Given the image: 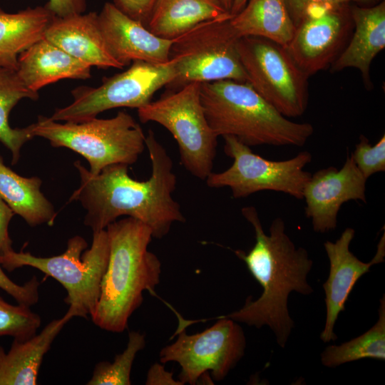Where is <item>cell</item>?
<instances>
[{
	"label": "cell",
	"mask_w": 385,
	"mask_h": 385,
	"mask_svg": "<svg viewBox=\"0 0 385 385\" xmlns=\"http://www.w3.org/2000/svg\"><path fill=\"white\" fill-rule=\"evenodd\" d=\"M366 179L350 154L341 169L330 166L311 175L303 190L305 215L316 232L327 233L337 226L342 205L349 200L366 203Z\"/></svg>",
	"instance_id": "obj_14"
},
{
	"label": "cell",
	"mask_w": 385,
	"mask_h": 385,
	"mask_svg": "<svg viewBox=\"0 0 385 385\" xmlns=\"http://www.w3.org/2000/svg\"><path fill=\"white\" fill-rule=\"evenodd\" d=\"M55 16L46 6L17 13L0 9V67L16 71L19 56L44 38Z\"/></svg>",
	"instance_id": "obj_22"
},
{
	"label": "cell",
	"mask_w": 385,
	"mask_h": 385,
	"mask_svg": "<svg viewBox=\"0 0 385 385\" xmlns=\"http://www.w3.org/2000/svg\"><path fill=\"white\" fill-rule=\"evenodd\" d=\"M41 323L40 316L29 307L11 304L0 296V337L24 341L36 334Z\"/></svg>",
	"instance_id": "obj_28"
},
{
	"label": "cell",
	"mask_w": 385,
	"mask_h": 385,
	"mask_svg": "<svg viewBox=\"0 0 385 385\" xmlns=\"http://www.w3.org/2000/svg\"><path fill=\"white\" fill-rule=\"evenodd\" d=\"M56 16L63 17L83 13L86 0H48L45 5Z\"/></svg>",
	"instance_id": "obj_34"
},
{
	"label": "cell",
	"mask_w": 385,
	"mask_h": 385,
	"mask_svg": "<svg viewBox=\"0 0 385 385\" xmlns=\"http://www.w3.org/2000/svg\"><path fill=\"white\" fill-rule=\"evenodd\" d=\"M230 20L203 21L173 39L170 60L176 77L168 86L179 89L192 82L221 80L247 82L237 51L240 37Z\"/></svg>",
	"instance_id": "obj_8"
},
{
	"label": "cell",
	"mask_w": 385,
	"mask_h": 385,
	"mask_svg": "<svg viewBox=\"0 0 385 385\" xmlns=\"http://www.w3.org/2000/svg\"><path fill=\"white\" fill-rule=\"evenodd\" d=\"M241 212L254 228L255 243L247 253L240 250L234 252L262 286V293L255 301L248 297L242 308L220 317L257 328L268 326L277 344L284 348L294 327L288 311V297L292 292L304 295L314 292L307 282L313 261L305 248L295 246L281 217L272 220L267 235L255 207H244Z\"/></svg>",
	"instance_id": "obj_2"
},
{
	"label": "cell",
	"mask_w": 385,
	"mask_h": 385,
	"mask_svg": "<svg viewBox=\"0 0 385 385\" xmlns=\"http://www.w3.org/2000/svg\"><path fill=\"white\" fill-rule=\"evenodd\" d=\"M145 143L152 167L146 180L130 178L125 164L108 165L94 175L80 161L74 163L81 182L69 201L80 202L86 210L83 223L93 232L105 230L125 215L143 222L151 229L153 238L161 239L174 222H185L173 197L177 177L171 158L150 129Z\"/></svg>",
	"instance_id": "obj_1"
},
{
	"label": "cell",
	"mask_w": 385,
	"mask_h": 385,
	"mask_svg": "<svg viewBox=\"0 0 385 385\" xmlns=\"http://www.w3.org/2000/svg\"><path fill=\"white\" fill-rule=\"evenodd\" d=\"M14 214L11 207L0 197V256L14 250L9 233V225Z\"/></svg>",
	"instance_id": "obj_33"
},
{
	"label": "cell",
	"mask_w": 385,
	"mask_h": 385,
	"mask_svg": "<svg viewBox=\"0 0 385 385\" xmlns=\"http://www.w3.org/2000/svg\"><path fill=\"white\" fill-rule=\"evenodd\" d=\"M350 10L354 32L331 65V71L356 68L360 71L366 88L371 89V64L385 47V1L371 6L354 4Z\"/></svg>",
	"instance_id": "obj_18"
},
{
	"label": "cell",
	"mask_w": 385,
	"mask_h": 385,
	"mask_svg": "<svg viewBox=\"0 0 385 385\" xmlns=\"http://www.w3.org/2000/svg\"><path fill=\"white\" fill-rule=\"evenodd\" d=\"M223 138L225 153L233 163L227 170L208 175L205 181L209 188H229L234 198L272 190L303 199L304 186L312 175L304 170L312 159L309 151L284 160H270L255 154L234 136Z\"/></svg>",
	"instance_id": "obj_11"
},
{
	"label": "cell",
	"mask_w": 385,
	"mask_h": 385,
	"mask_svg": "<svg viewBox=\"0 0 385 385\" xmlns=\"http://www.w3.org/2000/svg\"><path fill=\"white\" fill-rule=\"evenodd\" d=\"M87 247L85 239L76 235L68 240L66 250L59 255L41 257L13 250L0 256V263L10 272L29 266L55 279L67 292L66 313L72 318H87L96 309L108 266L110 245L106 230L93 232L91 246L86 250Z\"/></svg>",
	"instance_id": "obj_5"
},
{
	"label": "cell",
	"mask_w": 385,
	"mask_h": 385,
	"mask_svg": "<svg viewBox=\"0 0 385 385\" xmlns=\"http://www.w3.org/2000/svg\"><path fill=\"white\" fill-rule=\"evenodd\" d=\"M156 0H113V4L130 18L146 26Z\"/></svg>",
	"instance_id": "obj_32"
},
{
	"label": "cell",
	"mask_w": 385,
	"mask_h": 385,
	"mask_svg": "<svg viewBox=\"0 0 385 385\" xmlns=\"http://www.w3.org/2000/svg\"><path fill=\"white\" fill-rule=\"evenodd\" d=\"M39 286L40 282L35 276L22 285L15 283L5 274L0 263V288L18 304L29 307L36 304L39 299Z\"/></svg>",
	"instance_id": "obj_30"
},
{
	"label": "cell",
	"mask_w": 385,
	"mask_h": 385,
	"mask_svg": "<svg viewBox=\"0 0 385 385\" xmlns=\"http://www.w3.org/2000/svg\"><path fill=\"white\" fill-rule=\"evenodd\" d=\"M350 4L316 6L295 26L286 49L310 76L332 65L344 46L351 26Z\"/></svg>",
	"instance_id": "obj_13"
},
{
	"label": "cell",
	"mask_w": 385,
	"mask_h": 385,
	"mask_svg": "<svg viewBox=\"0 0 385 385\" xmlns=\"http://www.w3.org/2000/svg\"><path fill=\"white\" fill-rule=\"evenodd\" d=\"M322 364L329 368L365 358L385 360V296L380 299L379 319L363 334L342 344L329 345L322 352Z\"/></svg>",
	"instance_id": "obj_26"
},
{
	"label": "cell",
	"mask_w": 385,
	"mask_h": 385,
	"mask_svg": "<svg viewBox=\"0 0 385 385\" xmlns=\"http://www.w3.org/2000/svg\"><path fill=\"white\" fill-rule=\"evenodd\" d=\"M230 22L239 37H262L284 46L295 30L284 0H248Z\"/></svg>",
	"instance_id": "obj_23"
},
{
	"label": "cell",
	"mask_w": 385,
	"mask_h": 385,
	"mask_svg": "<svg viewBox=\"0 0 385 385\" xmlns=\"http://www.w3.org/2000/svg\"><path fill=\"white\" fill-rule=\"evenodd\" d=\"M176 77L174 63L132 62L126 71L104 78L98 87L80 86L71 91L73 102L57 108L50 118L55 121L80 122L105 111L128 107L140 108L151 101L154 93L169 86Z\"/></svg>",
	"instance_id": "obj_10"
},
{
	"label": "cell",
	"mask_w": 385,
	"mask_h": 385,
	"mask_svg": "<svg viewBox=\"0 0 385 385\" xmlns=\"http://www.w3.org/2000/svg\"><path fill=\"white\" fill-rule=\"evenodd\" d=\"M383 0H284L290 17L296 26L312 7L355 3L360 6H371Z\"/></svg>",
	"instance_id": "obj_31"
},
{
	"label": "cell",
	"mask_w": 385,
	"mask_h": 385,
	"mask_svg": "<svg viewBox=\"0 0 385 385\" xmlns=\"http://www.w3.org/2000/svg\"><path fill=\"white\" fill-rule=\"evenodd\" d=\"M98 16L110 52L123 66L136 61L152 63H165L170 61L173 39L155 35L111 2L105 3Z\"/></svg>",
	"instance_id": "obj_16"
},
{
	"label": "cell",
	"mask_w": 385,
	"mask_h": 385,
	"mask_svg": "<svg viewBox=\"0 0 385 385\" xmlns=\"http://www.w3.org/2000/svg\"><path fill=\"white\" fill-rule=\"evenodd\" d=\"M44 38L91 67H124L110 52L96 12L55 16L46 30Z\"/></svg>",
	"instance_id": "obj_17"
},
{
	"label": "cell",
	"mask_w": 385,
	"mask_h": 385,
	"mask_svg": "<svg viewBox=\"0 0 385 385\" xmlns=\"http://www.w3.org/2000/svg\"><path fill=\"white\" fill-rule=\"evenodd\" d=\"M145 345V337L138 332L128 333L125 349L115 355L113 363L101 361L93 370L88 385H130V372L137 353Z\"/></svg>",
	"instance_id": "obj_27"
},
{
	"label": "cell",
	"mask_w": 385,
	"mask_h": 385,
	"mask_svg": "<svg viewBox=\"0 0 385 385\" xmlns=\"http://www.w3.org/2000/svg\"><path fill=\"white\" fill-rule=\"evenodd\" d=\"M200 98L208 124L217 137L232 135L250 147H301L314 133L312 124L284 116L247 82L201 83Z\"/></svg>",
	"instance_id": "obj_4"
},
{
	"label": "cell",
	"mask_w": 385,
	"mask_h": 385,
	"mask_svg": "<svg viewBox=\"0 0 385 385\" xmlns=\"http://www.w3.org/2000/svg\"><path fill=\"white\" fill-rule=\"evenodd\" d=\"M145 384L148 385H183L173 377V372L168 371L158 363L151 366L147 374Z\"/></svg>",
	"instance_id": "obj_35"
},
{
	"label": "cell",
	"mask_w": 385,
	"mask_h": 385,
	"mask_svg": "<svg viewBox=\"0 0 385 385\" xmlns=\"http://www.w3.org/2000/svg\"><path fill=\"white\" fill-rule=\"evenodd\" d=\"M38 98V93L25 86L16 71L0 67V142L11 151L13 165L19 160L22 146L34 135L32 124L22 128H11L9 113L21 100Z\"/></svg>",
	"instance_id": "obj_25"
},
{
	"label": "cell",
	"mask_w": 385,
	"mask_h": 385,
	"mask_svg": "<svg viewBox=\"0 0 385 385\" xmlns=\"http://www.w3.org/2000/svg\"><path fill=\"white\" fill-rule=\"evenodd\" d=\"M32 125L34 137L48 140L54 148H67L81 155L94 175L111 165L134 164L145 148L142 128L125 111L111 118L96 117L64 123L41 115Z\"/></svg>",
	"instance_id": "obj_6"
},
{
	"label": "cell",
	"mask_w": 385,
	"mask_h": 385,
	"mask_svg": "<svg viewBox=\"0 0 385 385\" xmlns=\"http://www.w3.org/2000/svg\"><path fill=\"white\" fill-rule=\"evenodd\" d=\"M232 17L219 0H156L146 27L159 37L174 39L203 21Z\"/></svg>",
	"instance_id": "obj_21"
},
{
	"label": "cell",
	"mask_w": 385,
	"mask_h": 385,
	"mask_svg": "<svg viewBox=\"0 0 385 385\" xmlns=\"http://www.w3.org/2000/svg\"><path fill=\"white\" fill-rule=\"evenodd\" d=\"M109 259L96 309L91 317L102 329L122 332L143 303V292L153 293L160 282L161 263L148 250L153 235L143 222L127 217L106 228Z\"/></svg>",
	"instance_id": "obj_3"
},
{
	"label": "cell",
	"mask_w": 385,
	"mask_h": 385,
	"mask_svg": "<svg viewBox=\"0 0 385 385\" xmlns=\"http://www.w3.org/2000/svg\"><path fill=\"white\" fill-rule=\"evenodd\" d=\"M201 83L192 82L163 95L138 109L141 123H157L177 141L181 165L192 175L206 180L212 172L217 136L206 119Z\"/></svg>",
	"instance_id": "obj_7"
},
{
	"label": "cell",
	"mask_w": 385,
	"mask_h": 385,
	"mask_svg": "<svg viewBox=\"0 0 385 385\" xmlns=\"http://www.w3.org/2000/svg\"><path fill=\"white\" fill-rule=\"evenodd\" d=\"M248 0H232L230 14L233 16L237 14L245 6Z\"/></svg>",
	"instance_id": "obj_36"
},
{
	"label": "cell",
	"mask_w": 385,
	"mask_h": 385,
	"mask_svg": "<svg viewBox=\"0 0 385 385\" xmlns=\"http://www.w3.org/2000/svg\"><path fill=\"white\" fill-rule=\"evenodd\" d=\"M351 156L363 176L367 180L376 173L385 171V135L371 145L363 135Z\"/></svg>",
	"instance_id": "obj_29"
},
{
	"label": "cell",
	"mask_w": 385,
	"mask_h": 385,
	"mask_svg": "<svg viewBox=\"0 0 385 385\" xmlns=\"http://www.w3.org/2000/svg\"><path fill=\"white\" fill-rule=\"evenodd\" d=\"M221 4L230 12V8L232 5V0H219Z\"/></svg>",
	"instance_id": "obj_37"
},
{
	"label": "cell",
	"mask_w": 385,
	"mask_h": 385,
	"mask_svg": "<svg viewBox=\"0 0 385 385\" xmlns=\"http://www.w3.org/2000/svg\"><path fill=\"white\" fill-rule=\"evenodd\" d=\"M237 51L247 82L267 102L284 116L295 118L308 105V78L287 50L271 40L242 36Z\"/></svg>",
	"instance_id": "obj_9"
},
{
	"label": "cell",
	"mask_w": 385,
	"mask_h": 385,
	"mask_svg": "<svg viewBox=\"0 0 385 385\" xmlns=\"http://www.w3.org/2000/svg\"><path fill=\"white\" fill-rule=\"evenodd\" d=\"M38 177L25 178L7 167L0 155V197L30 226L53 225L56 212L41 192Z\"/></svg>",
	"instance_id": "obj_24"
},
{
	"label": "cell",
	"mask_w": 385,
	"mask_h": 385,
	"mask_svg": "<svg viewBox=\"0 0 385 385\" xmlns=\"http://www.w3.org/2000/svg\"><path fill=\"white\" fill-rule=\"evenodd\" d=\"M355 230L346 227L335 242L326 241L324 247L329 261V272L322 287L327 309L324 328L320 339L324 342L335 341L334 327L339 313L345 309L348 297L359 278L369 272L371 266L382 263L385 257V233L384 232L374 257L369 262L359 260L349 250Z\"/></svg>",
	"instance_id": "obj_15"
},
{
	"label": "cell",
	"mask_w": 385,
	"mask_h": 385,
	"mask_svg": "<svg viewBox=\"0 0 385 385\" xmlns=\"http://www.w3.org/2000/svg\"><path fill=\"white\" fill-rule=\"evenodd\" d=\"M217 319L211 327L192 335L179 328L176 341L160 351L161 363L176 361L180 366L178 380L183 384H196L207 371L215 381H221L244 356L242 328L231 319Z\"/></svg>",
	"instance_id": "obj_12"
},
{
	"label": "cell",
	"mask_w": 385,
	"mask_h": 385,
	"mask_svg": "<svg viewBox=\"0 0 385 385\" xmlns=\"http://www.w3.org/2000/svg\"><path fill=\"white\" fill-rule=\"evenodd\" d=\"M91 68L43 38L19 56L16 71L25 86L38 93L42 87L61 79L89 78Z\"/></svg>",
	"instance_id": "obj_19"
},
{
	"label": "cell",
	"mask_w": 385,
	"mask_h": 385,
	"mask_svg": "<svg viewBox=\"0 0 385 385\" xmlns=\"http://www.w3.org/2000/svg\"><path fill=\"white\" fill-rule=\"evenodd\" d=\"M68 313L49 322L38 334L24 341L14 339L8 352L0 345V385H35L43 356L64 325Z\"/></svg>",
	"instance_id": "obj_20"
}]
</instances>
